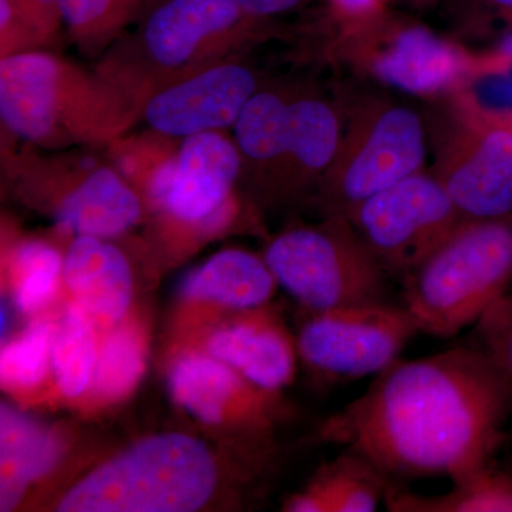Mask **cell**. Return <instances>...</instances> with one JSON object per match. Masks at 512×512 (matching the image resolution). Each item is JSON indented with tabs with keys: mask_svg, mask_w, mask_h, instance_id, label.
Instances as JSON below:
<instances>
[{
	"mask_svg": "<svg viewBox=\"0 0 512 512\" xmlns=\"http://www.w3.org/2000/svg\"><path fill=\"white\" fill-rule=\"evenodd\" d=\"M512 417V377L483 346L396 360L325 426L392 483L490 466Z\"/></svg>",
	"mask_w": 512,
	"mask_h": 512,
	"instance_id": "cell-1",
	"label": "cell"
},
{
	"mask_svg": "<svg viewBox=\"0 0 512 512\" xmlns=\"http://www.w3.org/2000/svg\"><path fill=\"white\" fill-rule=\"evenodd\" d=\"M0 121L40 150L106 148L140 123V109L103 74L36 50L0 59Z\"/></svg>",
	"mask_w": 512,
	"mask_h": 512,
	"instance_id": "cell-2",
	"label": "cell"
},
{
	"mask_svg": "<svg viewBox=\"0 0 512 512\" xmlns=\"http://www.w3.org/2000/svg\"><path fill=\"white\" fill-rule=\"evenodd\" d=\"M268 22L231 0H156L94 69L141 113L144 101L168 84L241 57Z\"/></svg>",
	"mask_w": 512,
	"mask_h": 512,
	"instance_id": "cell-3",
	"label": "cell"
},
{
	"mask_svg": "<svg viewBox=\"0 0 512 512\" xmlns=\"http://www.w3.org/2000/svg\"><path fill=\"white\" fill-rule=\"evenodd\" d=\"M512 220L467 221L402 279V305L421 333L450 339L510 293Z\"/></svg>",
	"mask_w": 512,
	"mask_h": 512,
	"instance_id": "cell-4",
	"label": "cell"
},
{
	"mask_svg": "<svg viewBox=\"0 0 512 512\" xmlns=\"http://www.w3.org/2000/svg\"><path fill=\"white\" fill-rule=\"evenodd\" d=\"M217 471L208 448L185 434L137 443L79 484L59 504L63 512H190L207 503Z\"/></svg>",
	"mask_w": 512,
	"mask_h": 512,
	"instance_id": "cell-5",
	"label": "cell"
},
{
	"mask_svg": "<svg viewBox=\"0 0 512 512\" xmlns=\"http://www.w3.org/2000/svg\"><path fill=\"white\" fill-rule=\"evenodd\" d=\"M264 259L276 282L309 311L389 302L390 276L346 217L278 235Z\"/></svg>",
	"mask_w": 512,
	"mask_h": 512,
	"instance_id": "cell-6",
	"label": "cell"
},
{
	"mask_svg": "<svg viewBox=\"0 0 512 512\" xmlns=\"http://www.w3.org/2000/svg\"><path fill=\"white\" fill-rule=\"evenodd\" d=\"M348 220L383 271L400 281L467 222L443 184L421 173L362 202Z\"/></svg>",
	"mask_w": 512,
	"mask_h": 512,
	"instance_id": "cell-7",
	"label": "cell"
},
{
	"mask_svg": "<svg viewBox=\"0 0 512 512\" xmlns=\"http://www.w3.org/2000/svg\"><path fill=\"white\" fill-rule=\"evenodd\" d=\"M426 151L423 123L409 107L383 106L360 117L320 180L329 217L348 218L373 195L419 174Z\"/></svg>",
	"mask_w": 512,
	"mask_h": 512,
	"instance_id": "cell-8",
	"label": "cell"
},
{
	"mask_svg": "<svg viewBox=\"0 0 512 512\" xmlns=\"http://www.w3.org/2000/svg\"><path fill=\"white\" fill-rule=\"evenodd\" d=\"M420 333L403 305L390 302L313 312L299 333V352L313 369L335 380L376 376Z\"/></svg>",
	"mask_w": 512,
	"mask_h": 512,
	"instance_id": "cell-9",
	"label": "cell"
},
{
	"mask_svg": "<svg viewBox=\"0 0 512 512\" xmlns=\"http://www.w3.org/2000/svg\"><path fill=\"white\" fill-rule=\"evenodd\" d=\"M259 89L258 74L234 57L151 94L141 106L140 123L177 140L227 131Z\"/></svg>",
	"mask_w": 512,
	"mask_h": 512,
	"instance_id": "cell-10",
	"label": "cell"
},
{
	"mask_svg": "<svg viewBox=\"0 0 512 512\" xmlns=\"http://www.w3.org/2000/svg\"><path fill=\"white\" fill-rule=\"evenodd\" d=\"M241 174V154L227 131L184 138L173 183L158 211L202 234H214L234 218L232 192Z\"/></svg>",
	"mask_w": 512,
	"mask_h": 512,
	"instance_id": "cell-11",
	"label": "cell"
},
{
	"mask_svg": "<svg viewBox=\"0 0 512 512\" xmlns=\"http://www.w3.org/2000/svg\"><path fill=\"white\" fill-rule=\"evenodd\" d=\"M436 178L467 221L512 220V130L487 117Z\"/></svg>",
	"mask_w": 512,
	"mask_h": 512,
	"instance_id": "cell-12",
	"label": "cell"
},
{
	"mask_svg": "<svg viewBox=\"0 0 512 512\" xmlns=\"http://www.w3.org/2000/svg\"><path fill=\"white\" fill-rule=\"evenodd\" d=\"M111 238L79 235L63 258V278L79 306L111 322L123 318L131 301L133 275Z\"/></svg>",
	"mask_w": 512,
	"mask_h": 512,
	"instance_id": "cell-13",
	"label": "cell"
},
{
	"mask_svg": "<svg viewBox=\"0 0 512 512\" xmlns=\"http://www.w3.org/2000/svg\"><path fill=\"white\" fill-rule=\"evenodd\" d=\"M338 114L325 100L301 96L289 101L288 137L272 180L284 190H299L322 180L338 156Z\"/></svg>",
	"mask_w": 512,
	"mask_h": 512,
	"instance_id": "cell-14",
	"label": "cell"
},
{
	"mask_svg": "<svg viewBox=\"0 0 512 512\" xmlns=\"http://www.w3.org/2000/svg\"><path fill=\"white\" fill-rule=\"evenodd\" d=\"M461 69L463 60L456 50L421 26L402 30L375 62L382 82L414 94L439 92Z\"/></svg>",
	"mask_w": 512,
	"mask_h": 512,
	"instance_id": "cell-15",
	"label": "cell"
},
{
	"mask_svg": "<svg viewBox=\"0 0 512 512\" xmlns=\"http://www.w3.org/2000/svg\"><path fill=\"white\" fill-rule=\"evenodd\" d=\"M210 352L266 392L281 389L292 379L291 343L268 319H251L221 330L212 336Z\"/></svg>",
	"mask_w": 512,
	"mask_h": 512,
	"instance_id": "cell-16",
	"label": "cell"
},
{
	"mask_svg": "<svg viewBox=\"0 0 512 512\" xmlns=\"http://www.w3.org/2000/svg\"><path fill=\"white\" fill-rule=\"evenodd\" d=\"M274 274L265 259L241 249H227L208 259L185 279L184 295L195 301L235 309H256L275 291Z\"/></svg>",
	"mask_w": 512,
	"mask_h": 512,
	"instance_id": "cell-17",
	"label": "cell"
},
{
	"mask_svg": "<svg viewBox=\"0 0 512 512\" xmlns=\"http://www.w3.org/2000/svg\"><path fill=\"white\" fill-rule=\"evenodd\" d=\"M52 431L25 414L2 406L0 413V510L15 507L33 480L47 473L59 457Z\"/></svg>",
	"mask_w": 512,
	"mask_h": 512,
	"instance_id": "cell-18",
	"label": "cell"
},
{
	"mask_svg": "<svg viewBox=\"0 0 512 512\" xmlns=\"http://www.w3.org/2000/svg\"><path fill=\"white\" fill-rule=\"evenodd\" d=\"M181 141L146 127L140 133L128 131L104 151L141 201L144 197L158 211L173 183Z\"/></svg>",
	"mask_w": 512,
	"mask_h": 512,
	"instance_id": "cell-19",
	"label": "cell"
},
{
	"mask_svg": "<svg viewBox=\"0 0 512 512\" xmlns=\"http://www.w3.org/2000/svg\"><path fill=\"white\" fill-rule=\"evenodd\" d=\"M384 505L394 512H512V474L490 464L439 495L410 493L392 483Z\"/></svg>",
	"mask_w": 512,
	"mask_h": 512,
	"instance_id": "cell-20",
	"label": "cell"
},
{
	"mask_svg": "<svg viewBox=\"0 0 512 512\" xmlns=\"http://www.w3.org/2000/svg\"><path fill=\"white\" fill-rule=\"evenodd\" d=\"M289 101L291 97L281 92L259 89L239 114L232 138L241 154L242 170L274 175L288 137Z\"/></svg>",
	"mask_w": 512,
	"mask_h": 512,
	"instance_id": "cell-21",
	"label": "cell"
},
{
	"mask_svg": "<svg viewBox=\"0 0 512 512\" xmlns=\"http://www.w3.org/2000/svg\"><path fill=\"white\" fill-rule=\"evenodd\" d=\"M156 0H60L63 29L84 56L100 59Z\"/></svg>",
	"mask_w": 512,
	"mask_h": 512,
	"instance_id": "cell-22",
	"label": "cell"
},
{
	"mask_svg": "<svg viewBox=\"0 0 512 512\" xmlns=\"http://www.w3.org/2000/svg\"><path fill=\"white\" fill-rule=\"evenodd\" d=\"M239 386L231 366L220 359L188 355L175 363L170 390L175 402L204 423H220L222 413Z\"/></svg>",
	"mask_w": 512,
	"mask_h": 512,
	"instance_id": "cell-23",
	"label": "cell"
},
{
	"mask_svg": "<svg viewBox=\"0 0 512 512\" xmlns=\"http://www.w3.org/2000/svg\"><path fill=\"white\" fill-rule=\"evenodd\" d=\"M63 32L60 0H0V59L52 50Z\"/></svg>",
	"mask_w": 512,
	"mask_h": 512,
	"instance_id": "cell-24",
	"label": "cell"
},
{
	"mask_svg": "<svg viewBox=\"0 0 512 512\" xmlns=\"http://www.w3.org/2000/svg\"><path fill=\"white\" fill-rule=\"evenodd\" d=\"M84 312L82 306H69L53 336V370L60 390L70 397L86 390L97 363L96 336Z\"/></svg>",
	"mask_w": 512,
	"mask_h": 512,
	"instance_id": "cell-25",
	"label": "cell"
},
{
	"mask_svg": "<svg viewBox=\"0 0 512 512\" xmlns=\"http://www.w3.org/2000/svg\"><path fill=\"white\" fill-rule=\"evenodd\" d=\"M316 483L328 498L330 511L372 512L384 503L392 481L366 458L346 451Z\"/></svg>",
	"mask_w": 512,
	"mask_h": 512,
	"instance_id": "cell-26",
	"label": "cell"
},
{
	"mask_svg": "<svg viewBox=\"0 0 512 512\" xmlns=\"http://www.w3.org/2000/svg\"><path fill=\"white\" fill-rule=\"evenodd\" d=\"M143 336L131 326H123L104 340L96 369L94 390L106 399L126 396L136 386L144 370Z\"/></svg>",
	"mask_w": 512,
	"mask_h": 512,
	"instance_id": "cell-27",
	"label": "cell"
},
{
	"mask_svg": "<svg viewBox=\"0 0 512 512\" xmlns=\"http://www.w3.org/2000/svg\"><path fill=\"white\" fill-rule=\"evenodd\" d=\"M12 271L16 305L20 311L35 312L52 298L63 259L46 242L26 241L13 252Z\"/></svg>",
	"mask_w": 512,
	"mask_h": 512,
	"instance_id": "cell-28",
	"label": "cell"
},
{
	"mask_svg": "<svg viewBox=\"0 0 512 512\" xmlns=\"http://www.w3.org/2000/svg\"><path fill=\"white\" fill-rule=\"evenodd\" d=\"M52 326L33 323L15 342L9 343L0 356V376L9 389H29L42 382L49 357H52Z\"/></svg>",
	"mask_w": 512,
	"mask_h": 512,
	"instance_id": "cell-29",
	"label": "cell"
},
{
	"mask_svg": "<svg viewBox=\"0 0 512 512\" xmlns=\"http://www.w3.org/2000/svg\"><path fill=\"white\" fill-rule=\"evenodd\" d=\"M476 326L480 345L512 377V293L495 302Z\"/></svg>",
	"mask_w": 512,
	"mask_h": 512,
	"instance_id": "cell-30",
	"label": "cell"
},
{
	"mask_svg": "<svg viewBox=\"0 0 512 512\" xmlns=\"http://www.w3.org/2000/svg\"><path fill=\"white\" fill-rule=\"evenodd\" d=\"M477 97L487 111H512V70L483 80L477 87Z\"/></svg>",
	"mask_w": 512,
	"mask_h": 512,
	"instance_id": "cell-31",
	"label": "cell"
},
{
	"mask_svg": "<svg viewBox=\"0 0 512 512\" xmlns=\"http://www.w3.org/2000/svg\"><path fill=\"white\" fill-rule=\"evenodd\" d=\"M259 18L271 19L301 8L306 0H231Z\"/></svg>",
	"mask_w": 512,
	"mask_h": 512,
	"instance_id": "cell-32",
	"label": "cell"
},
{
	"mask_svg": "<svg viewBox=\"0 0 512 512\" xmlns=\"http://www.w3.org/2000/svg\"><path fill=\"white\" fill-rule=\"evenodd\" d=\"M330 2L346 15H362L375 8L380 0H330Z\"/></svg>",
	"mask_w": 512,
	"mask_h": 512,
	"instance_id": "cell-33",
	"label": "cell"
},
{
	"mask_svg": "<svg viewBox=\"0 0 512 512\" xmlns=\"http://www.w3.org/2000/svg\"><path fill=\"white\" fill-rule=\"evenodd\" d=\"M488 119L495 121V123L500 124V126H504L510 128L512 130V111H500V113H494V111H487Z\"/></svg>",
	"mask_w": 512,
	"mask_h": 512,
	"instance_id": "cell-34",
	"label": "cell"
},
{
	"mask_svg": "<svg viewBox=\"0 0 512 512\" xmlns=\"http://www.w3.org/2000/svg\"><path fill=\"white\" fill-rule=\"evenodd\" d=\"M501 52L512 59V36L504 40L503 46H501Z\"/></svg>",
	"mask_w": 512,
	"mask_h": 512,
	"instance_id": "cell-35",
	"label": "cell"
},
{
	"mask_svg": "<svg viewBox=\"0 0 512 512\" xmlns=\"http://www.w3.org/2000/svg\"><path fill=\"white\" fill-rule=\"evenodd\" d=\"M490 2L495 3V5L503 6V8L512 10V0H490Z\"/></svg>",
	"mask_w": 512,
	"mask_h": 512,
	"instance_id": "cell-36",
	"label": "cell"
}]
</instances>
